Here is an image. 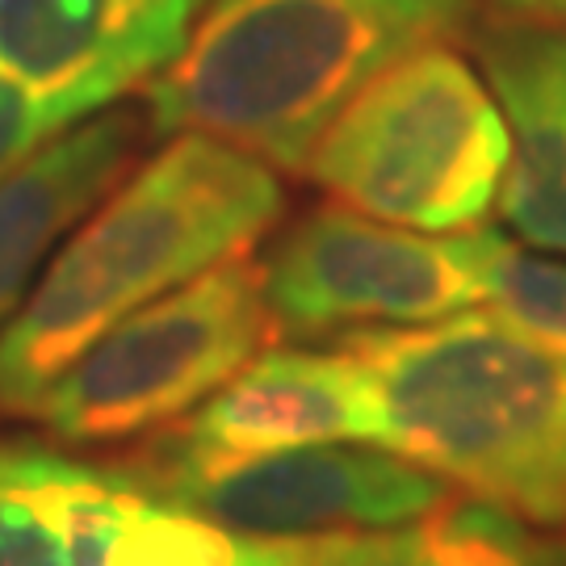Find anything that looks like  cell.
Returning <instances> with one entry per match:
<instances>
[{"mask_svg": "<svg viewBox=\"0 0 566 566\" xmlns=\"http://www.w3.org/2000/svg\"><path fill=\"white\" fill-rule=\"evenodd\" d=\"M277 168L210 135H168L60 243L0 327V420L34 416L93 340L139 306L243 256L282 219Z\"/></svg>", "mask_w": 566, "mask_h": 566, "instance_id": "cell-1", "label": "cell"}, {"mask_svg": "<svg viewBox=\"0 0 566 566\" xmlns=\"http://www.w3.org/2000/svg\"><path fill=\"white\" fill-rule=\"evenodd\" d=\"M479 0H214L143 84L151 135H210L303 172L327 122L390 63L470 34Z\"/></svg>", "mask_w": 566, "mask_h": 566, "instance_id": "cell-2", "label": "cell"}, {"mask_svg": "<svg viewBox=\"0 0 566 566\" xmlns=\"http://www.w3.org/2000/svg\"><path fill=\"white\" fill-rule=\"evenodd\" d=\"M378 386L390 449L465 495L566 528V357L495 311L344 332Z\"/></svg>", "mask_w": 566, "mask_h": 566, "instance_id": "cell-3", "label": "cell"}, {"mask_svg": "<svg viewBox=\"0 0 566 566\" xmlns=\"http://www.w3.org/2000/svg\"><path fill=\"white\" fill-rule=\"evenodd\" d=\"M507 126L491 84L453 42L390 63L306 156L332 202L411 231H474L500 198Z\"/></svg>", "mask_w": 566, "mask_h": 566, "instance_id": "cell-4", "label": "cell"}, {"mask_svg": "<svg viewBox=\"0 0 566 566\" xmlns=\"http://www.w3.org/2000/svg\"><path fill=\"white\" fill-rule=\"evenodd\" d=\"M261 264L248 252L139 306L93 340L42 395L60 446H118L185 420L273 340Z\"/></svg>", "mask_w": 566, "mask_h": 566, "instance_id": "cell-5", "label": "cell"}, {"mask_svg": "<svg viewBox=\"0 0 566 566\" xmlns=\"http://www.w3.org/2000/svg\"><path fill=\"white\" fill-rule=\"evenodd\" d=\"M500 231L432 235L378 223L348 206H315L264 252L261 285L285 336L432 324L486 298Z\"/></svg>", "mask_w": 566, "mask_h": 566, "instance_id": "cell-6", "label": "cell"}, {"mask_svg": "<svg viewBox=\"0 0 566 566\" xmlns=\"http://www.w3.org/2000/svg\"><path fill=\"white\" fill-rule=\"evenodd\" d=\"M122 465L156 500L202 512L219 525L303 542L407 525L453 495V486L382 446H306L261 458H193L168 437Z\"/></svg>", "mask_w": 566, "mask_h": 566, "instance_id": "cell-7", "label": "cell"}, {"mask_svg": "<svg viewBox=\"0 0 566 566\" xmlns=\"http://www.w3.org/2000/svg\"><path fill=\"white\" fill-rule=\"evenodd\" d=\"M214 0H0V67L55 126L102 114L177 60Z\"/></svg>", "mask_w": 566, "mask_h": 566, "instance_id": "cell-8", "label": "cell"}, {"mask_svg": "<svg viewBox=\"0 0 566 566\" xmlns=\"http://www.w3.org/2000/svg\"><path fill=\"white\" fill-rule=\"evenodd\" d=\"M193 458H261L306 446H382L390 424L378 386L340 344L269 348L223 382L185 424L164 432Z\"/></svg>", "mask_w": 566, "mask_h": 566, "instance_id": "cell-9", "label": "cell"}, {"mask_svg": "<svg viewBox=\"0 0 566 566\" xmlns=\"http://www.w3.org/2000/svg\"><path fill=\"white\" fill-rule=\"evenodd\" d=\"M474 51L507 126L495 206L528 248L566 256V21L495 9Z\"/></svg>", "mask_w": 566, "mask_h": 566, "instance_id": "cell-10", "label": "cell"}, {"mask_svg": "<svg viewBox=\"0 0 566 566\" xmlns=\"http://www.w3.org/2000/svg\"><path fill=\"white\" fill-rule=\"evenodd\" d=\"M147 114L122 105L63 126L0 177V327L18 315L51 252L130 172Z\"/></svg>", "mask_w": 566, "mask_h": 566, "instance_id": "cell-11", "label": "cell"}, {"mask_svg": "<svg viewBox=\"0 0 566 566\" xmlns=\"http://www.w3.org/2000/svg\"><path fill=\"white\" fill-rule=\"evenodd\" d=\"M147 495L122 462L0 441V566H105Z\"/></svg>", "mask_w": 566, "mask_h": 566, "instance_id": "cell-12", "label": "cell"}, {"mask_svg": "<svg viewBox=\"0 0 566 566\" xmlns=\"http://www.w3.org/2000/svg\"><path fill=\"white\" fill-rule=\"evenodd\" d=\"M105 566H303L298 542L248 537L147 495L109 546Z\"/></svg>", "mask_w": 566, "mask_h": 566, "instance_id": "cell-13", "label": "cell"}, {"mask_svg": "<svg viewBox=\"0 0 566 566\" xmlns=\"http://www.w3.org/2000/svg\"><path fill=\"white\" fill-rule=\"evenodd\" d=\"M486 303L491 311L525 332L549 353L566 357V264L516 248L500 235L486 269Z\"/></svg>", "mask_w": 566, "mask_h": 566, "instance_id": "cell-14", "label": "cell"}, {"mask_svg": "<svg viewBox=\"0 0 566 566\" xmlns=\"http://www.w3.org/2000/svg\"><path fill=\"white\" fill-rule=\"evenodd\" d=\"M51 135H60L55 118L42 109V102L18 76H9L0 67V177L13 172Z\"/></svg>", "mask_w": 566, "mask_h": 566, "instance_id": "cell-15", "label": "cell"}, {"mask_svg": "<svg viewBox=\"0 0 566 566\" xmlns=\"http://www.w3.org/2000/svg\"><path fill=\"white\" fill-rule=\"evenodd\" d=\"M504 13H525V18H554L566 21V0H495Z\"/></svg>", "mask_w": 566, "mask_h": 566, "instance_id": "cell-16", "label": "cell"}]
</instances>
